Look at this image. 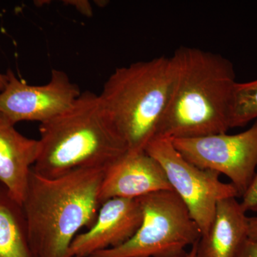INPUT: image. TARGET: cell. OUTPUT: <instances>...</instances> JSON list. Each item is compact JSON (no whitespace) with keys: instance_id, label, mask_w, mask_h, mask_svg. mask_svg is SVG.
<instances>
[{"instance_id":"obj_7","label":"cell","mask_w":257,"mask_h":257,"mask_svg":"<svg viewBox=\"0 0 257 257\" xmlns=\"http://www.w3.org/2000/svg\"><path fill=\"white\" fill-rule=\"evenodd\" d=\"M171 141L193 165L227 177L239 197H243L256 175L257 119L251 127L241 133L216 134Z\"/></svg>"},{"instance_id":"obj_5","label":"cell","mask_w":257,"mask_h":257,"mask_svg":"<svg viewBox=\"0 0 257 257\" xmlns=\"http://www.w3.org/2000/svg\"><path fill=\"white\" fill-rule=\"evenodd\" d=\"M139 199L143 218L133 237L89 257H184L186 248L200 239V230L174 191L154 192Z\"/></svg>"},{"instance_id":"obj_6","label":"cell","mask_w":257,"mask_h":257,"mask_svg":"<svg viewBox=\"0 0 257 257\" xmlns=\"http://www.w3.org/2000/svg\"><path fill=\"white\" fill-rule=\"evenodd\" d=\"M145 152L162 166L172 190L188 209L202 235L210 227L217 203L226 198H239L233 184L221 182L218 172L186 160L170 139L154 138Z\"/></svg>"},{"instance_id":"obj_19","label":"cell","mask_w":257,"mask_h":257,"mask_svg":"<svg viewBox=\"0 0 257 257\" xmlns=\"http://www.w3.org/2000/svg\"><path fill=\"white\" fill-rule=\"evenodd\" d=\"M197 242L198 241L192 245L191 249L189 250V252L186 253L184 257H197Z\"/></svg>"},{"instance_id":"obj_4","label":"cell","mask_w":257,"mask_h":257,"mask_svg":"<svg viewBox=\"0 0 257 257\" xmlns=\"http://www.w3.org/2000/svg\"><path fill=\"white\" fill-rule=\"evenodd\" d=\"M175 77L173 57L162 56L119 67L104 83L101 105L128 152L144 151L156 136Z\"/></svg>"},{"instance_id":"obj_21","label":"cell","mask_w":257,"mask_h":257,"mask_svg":"<svg viewBox=\"0 0 257 257\" xmlns=\"http://www.w3.org/2000/svg\"><path fill=\"white\" fill-rule=\"evenodd\" d=\"M71 257H76V256H71Z\"/></svg>"},{"instance_id":"obj_2","label":"cell","mask_w":257,"mask_h":257,"mask_svg":"<svg viewBox=\"0 0 257 257\" xmlns=\"http://www.w3.org/2000/svg\"><path fill=\"white\" fill-rule=\"evenodd\" d=\"M106 169L47 178L32 170L22 207L36 257H68L74 238L95 222Z\"/></svg>"},{"instance_id":"obj_17","label":"cell","mask_w":257,"mask_h":257,"mask_svg":"<svg viewBox=\"0 0 257 257\" xmlns=\"http://www.w3.org/2000/svg\"><path fill=\"white\" fill-rule=\"evenodd\" d=\"M64 3L74 7L76 10L85 16L91 17L92 15V7L88 1H66Z\"/></svg>"},{"instance_id":"obj_11","label":"cell","mask_w":257,"mask_h":257,"mask_svg":"<svg viewBox=\"0 0 257 257\" xmlns=\"http://www.w3.org/2000/svg\"><path fill=\"white\" fill-rule=\"evenodd\" d=\"M15 126L0 113V184L22 205L40 143L23 136Z\"/></svg>"},{"instance_id":"obj_15","label":"cell","mask_w":257,"mask_h":257,"mask_svg":"<svg viewBox=\"0 0 257 257\" xmlns=\"http://www.w3.org/2000/svg\"><path fill=\"white\" fill-rule=\"evenodd\" d=\"M241 198L242 201L241 204L243 210L246 213L248 211H257V172L251 185Z\"/></svg>"},{"instance_id":"obj_8","label":"cell","mask_w":257,"mask_h":257,"mask_svg":"<svg viewBox=\"0 0 257 257\" xmlns=\"http://www.w3.org/2000/svg\"><path fill=\"white\" fill-rule=\"evenodd\" d=\"M7 84L0 92V113L15 125L21 121H48L72 105L80 89L63 71L53 69L44 85H30L13 71L6 73Z\"/></svg>"},{"instance_id":"obj_1","label":"cell","mask_w":257,"mask_h":257,"mask_svg":"<svg viewBox=\"0 0 257 257\" xmlns=\"http://www.w3.org/2000/svg\"><path fill=\"white\" fill-rule=\"evenodd\" d=\"M172 57L175 86L155 138L175 140L227 133L237 82L231 61L189 47L177 49Z\"/></svg>"},{"instance_id":"obj_9","label":"cell","mask_w":257,"mask_h":257,"mask_svg":"<svg viewBox=\"0 0 257 257\" xmlns=\"http://www.w3.org/2000/svg\"><path fill=\"white\" fill-rule=\"evenodd\" d=\"M143 218L140 199H108L101 204L94 224L74 238L68 257H89L97 251L121 246L138 231Z\"/></svg>"},{"instance_id":"obj_20","label":"cell","mask_w":257,"mask_h":257,"mask_svg":"<svg viewBox=\"0 0 257 257\" xmlns=\"http://www.w3.org/2000/svg\"><path fill=\"white\" fill-rule=\"evenodd\" d=\"M7 75L6 74H3L0 73V92H3L4 90L5 86L7 84Z\"/></svg>"},{"instance_id":"obj_16","label":"cell","mask_w":257,"mask_h":257,"mask_svg":"<svg viewBox=\"0 0 257 257\" xmlns=\"http://www.w3.org/2000/svg\"><path fill=\"white\" fill-rule=\"evenodd\" d=\"M237 257H257V240L246 239L241 246Z\"/></svg>"},{"instance_id":"obj_10","label":"cell","mask_w":257,"mask_h":257,"mask_svg":"<svg viewBox=\"0 0 257 257\" xmlns=\"http://www.w3.org/2000/svg\"><path fill=\"white\" fill-rule=\"evenodd\" d=\"M160 191H173L163 168L144 151L126 152L104 171L101 203L113 198L139 199Z\"/></svg>"},{"instance_id":"obj_18","label":"cell","mask_w":257,"mask_h":257,"mask_svg":"<svg viewBox=\"0 0 257 257\" xmlns=\"http://www.w3.org/2000/svg\"><path fill=\"white\" fill-rule=\"evenodd\" d=\"M248 239L257 240V216L248 218Z\"/></svg>"},{"instance_id":"obj_12","label":"cell","mask_w":257,"mask_h":257,"mask_svg":"<svg viewBox=\"0 0 257 257\" xmlns=\"http://www.w3.org/2000/svg\"><path fill=\"white\" fill-rule=\"evenodd\" d=\"M248 218L236 197L219 201L210 227L198 241L197 257H237L248 239Z\"/></svg>"},{"instance_id":"obj_3","label":"cell","mask_w":257,"mask_h":257,"mask_svg":"<svg viewBox=\"0 0 257 257\" xmlns=\"http://www.w3.org/2000/svg\"><path fill=\"white\" fill-rule=\"evenodd\" d=\"M40 152L32 170L47 178L83 169H106L128 151L99 94L89 91L40 124Z\"/></svg>"},{"instance_id":"obj_14","label":"cell","mask_w":257,"mask_h":257,"mask_svg":"<svg viewBox=\"0 0 257 257\" xmlns=\"http://www.w3.org/2000/svg\"><path fill=\"white\" fill-rule=\"evenodd\" d=\"M257 119V79L236 82L230 113V128L243 127Z\"/></svg>"},{"instance_id":"obj_13","label":"cell","mask_w":257,"mask_h":257,"mask_svg":"<svg viewBox=\"0 0 257 257\" xmlns=\"http://www.w3.org/2000/svg\"><path fill=\"white\" fill-rule=\"evenodd\" d=\"M0 257H36L23 207L0 184Z\"/></svg>"}]
</instances>
